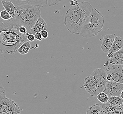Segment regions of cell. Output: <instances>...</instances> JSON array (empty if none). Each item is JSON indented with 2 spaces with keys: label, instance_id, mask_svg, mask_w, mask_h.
<instances>
[{
  "label": "cell",
  "instance_id": "f546056e",
  "mask_svg": "<svg viewBox=\"0 0 123 114\" xmlns=\"http://www.w3.org/2000/svg\"></svg>",
  "mask_w": 123,
  "mask_h": 114
},
{
  "label": "cell",
  "instance_id": "3957f363",
  "mask_svg": "<svg viewBox=\"0 0 123 114\" xmlns=\"http://www.w3.org/2000/svg\"><path fill=\"white\" fill-rule=\"evenodd\" d=\"M104 24V18L96 8H93L83 24L80 35L88 38L97 36L102 31Z\"/></svg>",
  "mask_w": 123,
  "mask_h": 114
},
{
  "label": "cell",
  "instance_id": "ac0fdd59",
  "mask_svg": "<svg viewBox=\"0 0 123 114\" xmlns=\"http://www.w3.org/2000/svg\"><path fill=\"white\" fill-rule=\"evenodd\" d=\"M31 48V45L30 43H29V41H27L26 42H24L21 44L17 52L19 53L21 55H25L29 52V50Z\"/></svg>",
  "mask_w": 123,
  "mask_h": 114
},
{
  "label": "cell",
  "instance_id": "44dd1931",
  "mask_svg": "<svg viewBox=\"0 0 123 114\" xmlns=\"http://www.w3.org/2000/svg\"><path fill=\"white\" fill-rule=\"evenodd\" d=\"M0 17L4 20H8L12 18L9 13L5 10H4L0 12Z\"/></svg>",
  "mask_w": 123,
  "mask_h": 114
},
{
  "label": "cell",
  "instance_id": "484cf974",
  "mask_svg": "<svg viewBox=\"0 0 123 114\" xmlns=\"http://www.w3.org/2000/svg\"><path fill=\"white\" fill-rule=\"evenodd\" d=\"M19 31L22 34L27 33V28L24 26H20L19 27Z\"/></svg>",
  "mask_w": 123,
  "mask_h": 114
},
{
  "label": "cell",
  "instance_id": "7c38bea8",
  "mask_svg": "<svg viewBox=\"0 0 123 114\" xmlns=\"http://www.w3.org/2000/svg\"><path fill=\"white\" fill-rule=\"evenodd\" d=\"M111 65H123V49H121L116 52L113 53V57L109 59L106 57L104 66Z\"/></svg>",
  "mask_w": 123,
  "mask_h": 114
},
{
  "label": "cell",
  "instance_id": "ba28073f",
  "mask_svg": "<svg viewBox=\"0 0 123 114\" xmlns=\"http://www.w3.org/2000/svg\"><path fill=\"white\" fill-rule=\"evenodd\" d=\"M83 86L85 90L89 93L92 97H95L100 93L97 82L94 77L90 75L85 78Z\"/></svg>",
  "mask_w": 123,
  "mask_h": 114
},
{
  "label": "cell",
  "instance_id": "f1b7e54d",
  "mask_svg": "<svg viewBox=\"0 0 123 114\" xmlns=\"http://www.w3.org/2000/svg\"><path fill=\"white\" fill-rule=\"evenodd\" d=\"M121 97L123 99V90L122 91V92H121Z\"/></svg>",
  "mask_w": 123,
  "mask_h": 114
},
{
  "label": "cell",
  "instance_id": "83f0119b",
  "mask_svg": "<svg viewBox=\"0 0 123 114\" xmlns=\"http://www.w3.org/2000/svg\"><path fill=\"white\" fill-rule=\"evenodd\" d=\"M113 57V53L109 52L107 55V57L109 59H110L112 58Z\"/></svg>",
  "mask_w": 123,
  "mask_h": 114
},
{
  "label": "cell",
  "instance_id": "4316f807",
  "mask_svg": "<svg viewBox=\"0 0 123 114\" xmlns=\"http://www.w3.org/2000/svg\"><path fill=\"white\" fill-rule=\"evenodd\" d=\"M78 3V1L77 0H72L70 1L71 5H76Z\"/></svg>",
  "mask_w": 123,
  "mask_h": 114
},
{
  "label": "cell",
  "instance_id": "9a60e30c",
  "mask_svg": "<svg viewBox=\"0 0 123 114\" xmlns=\"http://www.w3.org/2000/svg\"><path fill=\"white\" fill-rule=\"evenodd\" d=\"M123 46V39L119 36H117L115 37L113 43L108 52H116L121 49Z\"/></svg>",
  "mask_w": 123,
  "mask_h": 114
},
{
  "label": "cell",
  "instance_id": "4dcf8cb0",
  "mask_svg": "<svg viewBox=\"0 0 123 114\" xmlns=\"http://www.w3.org/2000/svg\"></svg>",
  "mask_w": 123,
  "mask_h": 114
},
{
  "label": "cell",
  "instance_id": "8fae6325",
  "mask_svg": "<svg viewBox=\"0 0 123 114\" xmlns=\"http://www.w3.org/2000/svg\"><path fill=\"white\" fill-rule=\"evenodd\" d=\"M105 114H123V104L119 106L111 105L108 102L106 104L100 103Z\"/></svg>",
  "mask_w": 123,
  "mask_h": 114
},
{
  "label": "cell",
  "instance_id": "9c48e42d",
  "mask_svg": "<svg viewBox=\"0 0 123 114\" xmlns=\"http://www.w3.org/2000/svg\"><path fill=\"white\" fill-rule=\"evenodd\" d=\"M91 75L94 77L97 82L99 88V92H103L104 90L107 82L106 73L105 70L98 68L94 70Z\"/></svg>",
  "mask_w": 123,
  "mask_h": 114
},
{
  "label": "cell",
  "instance_id": "5b68a950",
  "mask_svg": "<svg viewBox=\"0 0 123 114\" xmlns=\"http://www.w3.org/2000/svg\"><path fill=\"white\" fill-rule=\"evenodd\" d=\"M21 109L14 100L6 97L0 98V114H19Z\"/></svg>",
  "mask_w": 123,
  "mask_h": 114
},
{
  "label": "cell",
  "instance_id": "277c9868",
  "mask_svg": "<svg viewBox=\"0 0 123 114\" xmlns=\"http://www.w3.org/2000/svg\"><path fill=\"white\" fill-rule=\"evenodd\" d=\"M41 15L39 7L31 5L16 6L15 19L21 26L31 28Z\"/></svg>",
  "mask_w": 123,
  "mask_h": 114
},
{
  "label": "cell",
  "instance_id": "6da1fadb",
  "mask_svg": "<svg viewBox=\"0 0 123 114\" xmlns=\"http://www.w3.org/2000/svg\"><path fill=\"white\" fill-rule=\"evenodd\" d=\"M20 26L15 18L4 20L0 17V54H14L28 41L26 34L20 33Z\"/></svg>",
  "mask_w": 123,
  "mask_h": 114
},
{
  "label": "cell",
  "instance_id": "5bb4252c",
  "mask_svg": "<svg viewBox=\"0 0 123 114\" xmlns=\"http://www.w3.org/2000/svg\"><path fill=\"white\" fill-rule=\"evenodd\" d=\"M47 28V25L44 19L42 17H40L36 21L34 26L30 29V33L35 34L36 33L40 32L43 29H46Z\"/></svg>",
  "mask_w": 123,
  "mask_h": 114
},
{
  "label": "cell",
  "instance_id": "4fadbf2b",
  "mask_svg": "<svg viewBox=\"0 0 123 114\" xmlns=\"http://www.w3.org/2000/svg\"><path fill=\"white\" fill-rule=\"evenodd\" d=\"M115 37L114 34L106 35L104 36L103 39L102 44L100 47L103 52H108L109 50L113 43Z\"/></svg>",
  "mask_w": 123,
  "mask_h": 114
},
{
  "label": "cell",
  "instance_id": "ffe728a7",
  "mask_svg": "<svg viewBox=\"0 0 123 114\" xmlns=\"http://www.w3.org/2000/svg\"><path fill=\"white\" fill-rule=\"evenodd\" d=\"M97 98L99 102L103 104H106L108 101V96L103 91L99 93L97 95Z\"/></svg>",
  "mask_w": 123,
  "mask_h": 114
},
{
  "label": "cell",
  "instance_id": "7a4b0ae2",
  "mask_svg": "<svg viewBox=\"0 0 123 114\" xmlns=\"http://www.w3.org/2000/svg\"><path fill=\"white\" fill-rule=\"evenodd\" d=\"M93 8L90 3L84 1L71 5L65 14L64 21L70 33L80 34L83 24Z\"/></svg>",
  "mask_w": 123,
  "mask_h": 114
},
{
  "label": "cell",
  "instance_id": "8992f818",
  "mask_svg": "<svg viewBox=\"0 0 123 114\" xmlns=\"http://www.w3.org/2000/svg\"><path fill=\"white\" fill-rule=\"evenodd\" d=\"M107 81L123 83V65H111L104 69Z\"/></svg>",
  "mask_w": 123,
  "mask_h": 114
},
{
  "label": "cell",
  "instance_id": "30bf717a",
  "mask_svg": "<svg viewBox=\"0 0 123 114\" xmlns=\"http://www.w3.org/2000/svg\"><path fill=\"white\" fill-rule=\"evenodd\" d=\"M48 0H11L15 6L21 5H29L38 7H43L47 5Z\"/></svg>",
  "mask_w": 123,
  "mask_h": 114
},
{
  "label": "cell",
  "instance_id": "7402d4cb",
  "mask_svg": "<svg viewBox=\"0 0 123 114\" xmlns=\"http://www.w3.org/2000/svg\"><path fill=\"white\" fill-rule=\"evenodd\" d=\"M26 34V37L28 40V41L29 42H33L35 41V38L34 35L31 33H27Z\"/></svg>",
  "mask_w": 123,
  "mask_h": 114
},
{
  "label": "cell",
  "instance_id": "52a82bcc",
  "mask_svg": "<svg viewBox=\"0 0 123 114\" xmlns=\"http://www.w3.org/2000/svg\"><path fill=\"white\" fill-rule=\"evenodd\" d=\"M123 90V83L107 81L103 92L107 93L108 97H121V92Z\"/></svg>",
  "mask_w": 123,
  "mask_h": 114
},
{
  "label": "cell",
  "instance_id": "e0dca14e",
  "mask_svg": "<svg viewBox=\"0 0 123 114\" xmlns=\"http://www.w3.org/2000/svg\"><path fill=\"white\" fill-rule=\"evenodd\" d=\"M87 114H105L102 106L99 104H96L89 107L86 110Z\"/></svg>",
  "mask_w": 123,
  "mask_h": 114
},
{
  "label": "cell",
  "instance_id": "d6986e66",
  "mask_svg": "<svg viewBox=\"0 0 123 114\" xmlns=\"http://www.w3.org/2000/svg\"><path fill=\"white\" fill-rule=\"evenodd\" d=\"M108 102L111 105L119 106L123 104V99L121 97L110 96L109 97Z\"/></svg>",
  "mask_w": 123,
  "mask_h": 114
},
{
  "label": "cell",
  "instance_id": "2e32d148",
  "mask_svg": "<svg viewBox=\"0 0 123 114\" xmlns=\"http://www.w3.org/2000/svg\"><path fill=\"white\" fill-rule=\"evenodd\" d=\"M1 3L5 9L9 13L12 18H15L16 6L12 1H7L3 0L1 1Z\"/></svg>",
  "mask_w": 123,
  "mask_h": 114
},
{
  "label": "cell",
  "instance_id": "cb8c5ba5",
  "mask_svg": "<svg viewBox=\"0 0 123 114\" xmlns=\"http://www.w3.org/2000/svg\"><path fill=\"white\" fill-rule=\"evenodd\" d=\"M34 36H35V40L36 41H41L43 40V38L42 37V36L41 34V33L40 32H38L36 33L35 34H34Z\"/></svg>",
  "mask_w": 123,
  "mask_h": 114
},
{
  "label": "cell",
  "instance_id": "d4e9b609",
  "mask_svg": "<svg viewBox=\"0 0 123 114\" xmlns=\"http://www.w3.org/2000/svg\"><path fill=\"white\" fill-rule=\"evenodd\" d=\"M40 32L41 34L42 37H43V39H46V38H47L48 37L49 34H48V32L46 30V29L42 30Z\"/></svg>",
  "mask_w": 123,
  "mask_h": 114
},
{
  "label": "cell",
  "instance_id": "603a6c76",
  "mask_svg": "<svg viewBox=\"0 0 123 114\" xmlns=\"http://www.w3.org/2000/svg\"><path fill=\"white\" fill-rule=\"evenodd\" d=\"M6 96V92L5 88L0 83V98Z\"/></svg>",
  "mask_w": 123,
  "mask_h": 114
}]
</instances>
